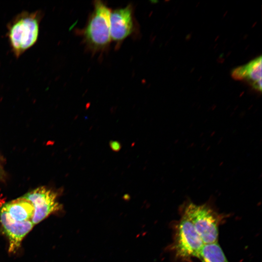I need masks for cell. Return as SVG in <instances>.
I'll return each mask as SVG.
<instances>
[{
    "label": "cell",
    "instance_id": "1",
    "mask_svg": "<svg viewBox=\"0 0 262 262\" xmlns=\"http://www.w3.org/2000/svg\"><path fill=\"white\" fill-rule=\"evenodd\" d=\"M43 15L41 10L23 11L7 24L6 36L11 51L16 58L19 57L37 42Z\"/></svg>",
    "mask_w": 262,
    "mask_h": 262
},
{
    "label": "cell",
    "instance_id": "2",
    "mask_svg": "<svg viewBox=\"0 0 262 262\" xmlns=\"http://www.w3.org/2000/svg\"><path fill=\"white\" fill-rule=\"evenodd\" d=\"M94 10L83 31L88 46L95 50L103 49L111 40L110 29V9L100 0L95 1Z\"/></svg>",
    "mask_w": 262,
    "mask_h": 262
},
{
    "label": "cell",
    "instance_id": "3",
    "mask_svg": "<svg viewBox=\"0 0 262 262\" xmlns=\"http://www.w3.org/2000/svg\"><path fill=\"white\" fill-rule=\"evenodd\" d=\"M183 215L191 222L204 244L217 242L218 221L215 213L208 206L189 203Z\"/></svg>",
    "mask_w": 262,
    "mask_h": 262
},
{
    "label": "cell",
    "instance_id": "4",
    "mask_svg": "<svg viewBox=\"0 0 262 262\" xmlns=\"http://www.w3.org/2000/svg\"><path fill=\"white\" fill-rule=\"evenodd\" d=\"M204 243L191 222L184 215L178 224L173 244L176 256L183 260L198 258Z\"/></svg>",
    "mask_w": 262,
    "mask_h": 262
},
{
    "label": "cell",
    "instance_id": "5",
    "mask_svg": "<svg viewBox=\"0 0 262 262\" xmlns=\"http://www.w3.org/2000/svg\"><path fill=\"white\" fill-rule=\"evenodd\" d=\"M33 205L34 212L31 219L33 225L58 210L60 205L56 201L57 194L44 187H40L22 196Z\"/></svg>",
    "mask_w": 262,
    "mask_h": 262
},
{
    "label": "cell",
    "instance_id": "6",
    "mask_svg": "<svg viewBox=\"0 0 262 262\" xmlns=\"http://www.w3.org/2000/svg\"><path fill=\"white\" fill-rule=\"evenodd\" d=\"M0 222L9 241L10 253L19 248L22 240L33 226L31 220L19 222L14 220L3 207L0 208Z\"/></svg>",
    "mask_w": 262,
    "mask_h": 262
},
{
    "label": "cell",
    "instance_id": "7",
    "mask_svg": "<svg viewBox=\"0 0 262 262\" xmlns=\"http://www.w3.org/2000/svg\"><path fill=\"white\" fill-rule=\"evenodd\" d=\"M110 29L111 39L117 42H121L132 33L134 23L130 5L111 12Z\"/></svg>",
    "mask_w": 262,
    "mask_h": 262
},
{
    "label": "cell",
    "instance_id": "8",
    "mask_svg": "<svg viewBox=\"0 0 262 262\" xmlns=\"http://www.w3.org/2000/svg\"><path fill=\"white\" fill-rule=\"evenodd\" d=\"M262 60L260 55L248 63L235 68L231 72V76L236 80L246 81L254 89L261 92Z\"/></svg>",
    "mask_w": 262,
    "mask_h": 262
},
{
    "label": "cell",
    "instance_id": "9",
    "mask_svg": "<svg viewBox=\"0 0 262 262\" xmlns=\"http://www.w3.org/2000/svg\"><path fill=\"white\" fill-rule=\"evenodd\" d=\"M2 207L16 221H29L32 219L34 212L32 203L22 197L8 202Z\"/></svg>",
    "mask_w": 262,
    "mask_h": 262
},
{
    "label": "cell",
    "instance_id": "10",
    "mask_svg": "<svg viewBox=\"0 0 262 262\" xmlns=\"http://www.w3.org/2000/svg\"><path fill=\"white\" fill-rule=\"evenodd\" d=\"M198 258L202 262H229L217 242L204 244Z\"/></svg>",
    "mask_w": 262,
    "mask_h": 262
},
{
    "label": "cell",
    "instance_id": "11",
    "mask_svg": "<svg viewBox=\"0 0 262 262\" xmlns=\"http://www.w3.org/2000/svg\"><path fill=\"white\" fill-rule=\"evenodd\" d=\"M110 146L111 149L115 152L119 151L121 148L120 143L117 141H111L110 142Z\"/></svg>",
    "mask_w": 262,
    "mask_h": 262
},
{
    "label": "cell",
    "instance_id": "12",
    "mask_svg": "<svg viewBox=\"0 0 262 262\" xmlns=\"http://www.w3.org/2000/svg\"><path fill=\"white\" fill-rule=\"evenodd\" d=\"M1 175H2V169L0 165V177L1 176Z\"/></svg>",
    "mask_w": 262,
    "mask_h": 262
}]
</instances>
